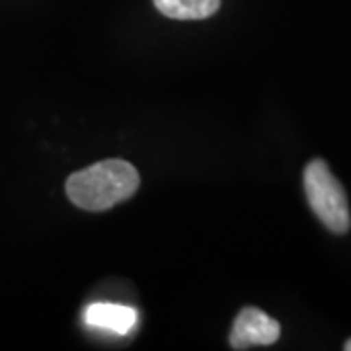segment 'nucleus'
<instances>
[{"label":"nucleus","instance_id":"f257e3e1","mask_svg":"<svg viewBox=\"0 0 351 351\" xmlns=\"http://www.w3.org/2000/svg\"><path fill=\"white\" fill-rule=\"evenodd\" d=\"M138 172L133 164L110 158L82 168L66 180V195L84 211H106L129 199L138 188Z\"/></svg>","mask_w":351,"mask_h":351},{"label":"nucleus","instance_id":"f03ea898","mask_svg":"<svg viewBox=\"0 0 351 351\" xmlns=\"http://www.w3.org/2000/svg\"><path fill=\"white\" fill-rule=\"evenodd\" d=\"M304 193L314 215L336 234H346L351 226L348 195L328 164L316 158L304 168Z\"/></svg>","mask_w":351,"mask_h":351},{"label":"nucleus","instance_id":"7ed1b4c3","mask_svg":"<svg viewBox=\"0 0 351 351\" xmlns=\"http://www.w3.org/2000/svg\"><path fill=\"white\" fill-rule=\"evenodd\" d=\"M281 326L276 318L267 314L246 306L234 318V324L230 330V348L232 350H248L252 346H271L279 339Z\"/></svg>","mask_w":351,"mask_h":351},{"label":"nucleus","instance_id":"20e7f679","mask_svg":"<svg viewBox=\"0 0 351 351\" xmlns=\"http://www.w3.org/2000/svg\"><path fill=\"white\" fill-rule=\"evenodd\" d=\"M137 320L138 316L135 308L117 302H94L84 311V322L88 326L119 336H127L137 326Z\"/></svg>","mask_w":351,"mask_h":351},{"label":"nucleus","instance_id":"39448f33","mask_svg":"<svg viewBox=\"0 0 351 351\" xmlns=\"http://www.w3.org/2000/svg\"><path fill=\"white\" fill-rule=\"evenodd\" d=\"M154 6L172 20H203L219 10L221 0H154Z\"/></svg>","mask_w":351,"mask_h":351},{"label":"nucleus","instance_id":"423d86ee","mask_svg":"<svg viewBox=\"0 0 351 351\" xmlns=\"http://www.w3.org/2000/svg\"><path fill=\"white\" fill-rule=\"evenodd\" d=\"M346 351H351V339H348V341H346Z\"/></svg>","mask_w":351,"mask_h":351}]
</instances>
